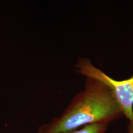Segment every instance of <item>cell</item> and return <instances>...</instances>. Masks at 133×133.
I'll return each instance as SVG.
<instances>
[{"instance_id":"4","label":"cell","mask_w":133,"mask_h":133,"mask_svg":"<svg viewBox=\"0 0 133 133\" xmlns=\"http://www.w3.org/2000/svg\"><path fill=\"white\" fill-rule=\"evenodd\" d=\"M128 133H133V126L130 123L128 124Z\"/></svg>"},{"instance_id":"1","label":"cell","mask_w":133,"mask_h":133,"mask_svg":"<svg viewBox=\"0 0 133 133\" xmlns=\"http://www.w3.org/2000/svg\"><path fill=\"white\" fill-rule=\"evenodd\" d=\"M122 116L109 88L101 81L86 78L84 89L73 97L64 112L39 126L36 133H69L89 124L110 123Z\"/></svg>"},{"instance_id":"2","label":"cell","mask_w":133,"mask_h":133,"mask_svg":"<svg viewBox=\"0 0 133 133\" xmlns=\"http://www.w3.org/2000/svg\"><path fill=\"white\" fill-rule=\"evenodd\" d=\"M75 69L86 78L97 79L105 84L112 92L123 116L133 126V75L123 80H116L96 67L86 57L78 58Z\"/></svg>"},{"instance_id":"3","label":"cell","mask_w":133,"mask_h":133,"mask_svg":"<svg viewBox=\"0 0 133 133\" xmlns=\"http://www.w3.org/2000/svg\"><path fill=\"white\" fill-rule=\"evenodd\" d=\"M109 124L107 123L89 124L69 133H105Z\"/></svg>"}]
</instances>
